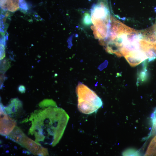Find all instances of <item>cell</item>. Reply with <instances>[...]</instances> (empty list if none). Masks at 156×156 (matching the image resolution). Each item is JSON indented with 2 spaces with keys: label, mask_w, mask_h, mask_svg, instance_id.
Segmentation results:
<instances>
[{
  "label": "cell",
  "mask_w": 156,
  "mask_h": 156,
  "mask_svg": "<svg viewBox=\"0 0 156 156\" xmlns=\"http://www.w3.org/2000/svg\"><path fill=\"white\" fill-rule=\"evenodd\" d=\"M69 119L66 112L57 106L36 110L29 119L31 123L29 134L40 145L54 146L61 138Z\"/></svg>",
  "instance_id": "6da1fadb"
},
{
  "label": "cell",
  "mask_w": 156,
  "mask_h": 156,
  "mask_svg": "<svg viewBox=\"0 0 156 156\" xmlns=\"http://www.w3.org/2000/svg\"><path fill=\"white\" fill-rule=\"evenodd\" d=\"M78 97V108L81 113L90 114L96 112L102 107L101 99L86 86L80 83L76 88Z\"/></svg>",
  "instance_id": "7a4b0ae2"
},
{
  "label": "cell",
  "mask_w": 156,
  "mask_h": 156,
  "mask_svg": "<svg viewBox=\"0 0 156 156\" xmlns=\"http://www.w3.org/2000/svg\"><path fill=\"white\" fill-rule=\"evenodd\" d=\"M109 35V40H115L119 35L134 32L135 30L129 27L111 16Z\"/></svg>",
  "instance_id": "3957f363"
},
{
  "label": "cell",
  "mask_w": 156,
  "mask_h": 156,
  "mask_svg": "<svg viewBox=\"0 0 156 156\" xmlns=\"http://www.w3.org/2000/svg\"><path fill=\"white\" fill-rule=\"evenodd\" d=\"M15 121L6 113L4 107L0 104V134L6 136L9 135L16 127Z\"/></svg>",
  "instance_id": "277c9868"
},
{
  "label": "cell",
  "mask_w": 156,
  "mask_h": 156,
  "mask_svg": "<svg viewBox=\"0 0 156 156\" xmlns=\"http://www.w3.org/2000/svg\"><path fill=\"white\" fill-rule=\"evenodd\" d=\"M20 145L26 148L34 155L38 156L49 155L47 148L42 146L40 144L29 138L26 135Z\"/></svg>",
  "instance_id": "5b68a950"
},
{
  "label": "cell",
  "mask_w": 156,
  "mask_h": 156,
  "mask_svg": "<svg viewBox=\"0 0 156 156\" xmlns=\"http://www.w3.org/2000/svg\"><path fill=\"white\" fill-rule=\"evenodd\" d=\"M130 65L135 67L148 59L141 50L129 52L124 56Z\"/></svg>",
  "instance_id": "8992f818"
},
{
  "label": "cell",
  "mask_w": 156,
  "mask_h": 156,
  "mask_svg": "<svg viewBox=\"0 0 156 156\" xmlns=\"http://www.w3.org/2000/svg\"><path fill=\"white\" fill-rule=\"evenodd\" d=\"M105 45V49L107 52L115 54L118 57L122 56V44L115 40H110L107 42Z\"/></svg>",
  "instance_id": "52a82bcc"
},
{
  "label": "cell",
  "mask_w": 156,
  "mask_h": 156,
  "mask_svg": "<svg viewBox=\"0 0 156 156\" xmlns=\"http://www.w3.org/2000/svg\"><path fill=\"white\" fill-rule=\"evenodd\" d=\"M20 0H1V7L5 11L14 12L19 8Z\"/></svg>",
  "instance_id": "ba28073f"
},
{
  "label": "cell",
  "mask_w": 156,
  "mask_h": 156,
  "mask_svg": "<svg viewBox=\"0 0 156 156\" xmlns=\"http://www.w3.org/2000/svg\"><path fill=\"white\" fill-rule=\"evenodd\" d=\"M22 107L21 102L17 99H14L11 101L8 106L4 107V109L6 113L13 116L19 111Z\"/></svg>",
  "instance_id": "9c48e42d"
},
{
  "label": "cell",
  "mask_w": 156,
  "mask_h": 156,
  "mask_svg": "<svg viewBox=\"0 0 156 156\" xmlns=\"http://www.w3.org/2000/svg\"><path fill=\"white\" fill-rule=\"evenodd\" d=\"M25 135L20 129L16 126L12 131L6 136L8 139L20 145Z\"/></svg>",
  "instance_id": "30bf717a"
},
{
  "label": "cell",
  "mask_w": 156,
  "mask_h": 156,
  "mask_svg": "<svg viewBox=\"0 0 156 156\" xmlns=\"http://www.w3.org/2000/svg\"><path fill=\"white\" fill-rule=\"evenodd\" d=\"M146 61H144L142 67L138 73L136 84L138 86L145 82L147 79L148 77L147 69V63Z\"/></svg>",
  "instance_id": "8fae6325"
},
{
  "label": "cell",
  "mask_w": 156,
  "mask_h": 156,
  "mask_svg": "<svg viewBox=\"0 0 156 156\" xmlns=\"http://www.w3.org/2000/svg\"><path fill=\"white\" fill-rule=\"evenodd\" d=\"M123 156H139L140 153L138 150L133 148H129L124 151L122 153Z\"/></svg>",
  "instance_id": "7c38bea8"
},
{
  "label": "cell",
  "mask_w": 156,
  "mask_h": 156,
  "mask_svg": "<svg viewBox=\"0 0 156 156\" xmlns=\"http://www.w3.org/2000/svg\"><path fill=\"white\" fill-rule=\"evenodd\" d=\"M40 107H47L50 106H57L55 102L52 100H45L39 104Z\"/></svg>",
  "instance_id": "4fadbf2b"
},
{
  "label": "cell",
  "mask_w": 156,
  "mask_h": 156,
  "mask_svg": "<svg viewBox=\"0 0 156 156\" xmlns=\"http://www.w3.org/2000/svg\"><path fill=\"white\" fill-rule=\"evenodd\" d=\"M83 22L84 24L88 25L92 23V20L90 14L88 13L84 14L83 18Z\"/></svg>",
  "instance_id": "5bb4252c"
},
{
  "label": "cell",
  "mask_w": 156,
  "mask_h": 156,
  "mask_svg": "<svg viewBox=\"0 0 156 156\" xmlns=\"http://www.w3.org/2000/svg\"><path fill=\"white\" fill-rule=\"evenodd\" d=\"M153 124V128L152 131V134L156 133V117L152 119Z\"/></svg>",
  "instance_id": "9a60e30c"
},
{
  "label": "cell",
  "mask_w": 156,
  "mask_h": 156,
  "mask_svg": "<svg viewBox=\"0 0 156 156\" xmlns=\"http://www.w3.org/2000/svg\"><path fill=\"white\" fill-rule=\"evenodd\" d=\"M1 57L3 58V57L5 56L4 54V45L2 44H1Z\"/></svg>",
  "instance_id": "2e32d148"
},
{
  "label": "cell",
  "mask_w": 156,
  "mask_h": 156,
  "mask_svg": "<svg viewBox=\"0 0 156 156\" xmlns=\"http://www.w3.org/2000/svg\"><path fill=\"white\" fill-rule=\"evenodd\" d=\"M18 90L21 93L24 92L25 91V87L23 86H20Z\"/></svg>",
  "instance_id": "e0dca14e"
},
{
  "label": "cell",
  "mask_w": 156,
  "mask_h": 156,
  "mask_svg": "<svg viewBox=\"0 0 156 156\" xmlns=\"http://www.w3.org/2000/svg\"><path fill=\"white\" fill-rule=\"evenodd\" d=\"M153 26L154 27L155 32L156 33V24H155L154 25H153Z\"/></svg>",
  "instance_id": "ac0fdd59"
}]
</instances>
